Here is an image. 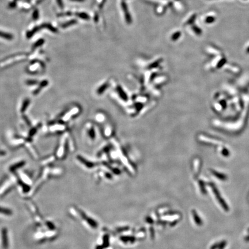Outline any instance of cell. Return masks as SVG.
<instances>
[{
  "instance_id": "6da1fadb",
  "label": "cell",
  "mask_w": 249,
  "mask_h": 249,
  "mask_svg": "<svg viewBox=\"0 0 249 249\" xmlns=\"http://www.w3.org/2000/svg\"><path fill=\"white\" fill-rule=\"evenodd\" d=\"M213 189L214 193H215V195H216V199L218 200V201H219V204H220L221 205H222V207H223V208L225 210V211H229V207L227 205V204H226V202H225L224 200L223 199V198H222V197L220 196V193H219V191H218L216 189H215V187H213Z\"/></svg>"
},
{
  "instance_id": "7a4b0ae2",
  "label": "cell",
  "mask_w": 249,
  "mask_h": 249,
  "mask_svg": "<svg viewBox=\"0 0 249 249\" xmlns=\"http://www.w3.org/2000/svg\"><path fill=\"white\" fill-rule=\"evenodd\" d=\"M192 214H193V218H194V220H195V223H196L198 226H201V225L202 224V220H201V219H200L199 216L197 215V212H195L194 210H193Z\"/></svg>"
},
{
  "instance_id": "3957f363",
  "label": "cell",
  "mask_w": 249,
  "mask_h": 249,
  "mask_svg": "<svg viewBox=\"0 0 249 249\" xmlns=\"http://www.w3.org/2000/svg\"><path fill=\"white\" fill-rule=\"evenodd\" d=\"M77 15L79 17H80L81 19H84V20H89V15H87V14L85 13H77Z\"/></svg>"
},
{
  "instance_id": "277c9868",
  "label": "cell",
  "mask_w": 249,
  "mask_h": 249,
  "mask_svg": "<svg viewBox=\"0 0 249 249\" xmlns=\"http://www.w3.org/2000/svg\"><path fill=\"white\" fill-rule=\"evenodd\" d=\"M0 36L4 38L5 39H12L13 38L12 35H11L10 34H8V33H3L2 32H0Z\"/></svg>"
},
{
  "instance_id": "5b68a950",
  "label": "cell",
  "mask_w": 249,
  "mask_h": 249,
  "mask_svg": "<svg viewBox=\"0 0 249 249\" xmlns=\"http://www.w3.org/2000/svg\"><path fill=\"white\" fill-rule=\"evenodd\" d=\"M77 23V21L75 20H72L71 21H70V22H67L66 23L64 24V25H62V27L63 28H65V27H67L68 26H72V25H73L75 24H76Z\"/></svg>"
},
{
  "instance_id": "8992f818",
  "label": "cell",
  "mask_w": 249,
  "mask_h": 249,
  "mask_svg": "<svg viewBox=\"0 0 249 249\" xmlns=\"http://www.w3.org/2000/svg\"><path fill=\"white\" fill-rule=\"evenodd\" d=\"M125 19H126V22H127L128 24H130L131 23V17L130 15V13H129L128 12L125 13Z\"/></svg>"
},
{
  "instance_id": "52a82bcc",
  "label": "cell",
  "mask_w": 249,
  "mask_h": 249,
  "mask_svg": "<svg viewBox=\"0 0 249 249\" xmlns=\"http://www.w3.org/2000/svg\"><path fill=\"white\" fill-rule=\"evenodd\" d=\"M0 213L6 214V215H11V212L10 210L3 209V208H0Z\"/></svg>"
},
{
  "instance_id": "ba28073f",
  "label": "cell",
  "mask_w": 249,
  "mask_h": 249,
  "mask_svg": "<svg viewBox=\"0 0 249 249\" xmlns=\"http://www.w3.org/2000/svg\"><path fill=\"white\" fill-rule=\"evenodd\" d=\"M121 7H122V8L123 11L124 12V13H126V12H128V6H127L125 2H122Z\"/></svg>"
},
{
  "instance_id": "9c48e42d",
  "label": "cell",
  "mask_w": 249,
  "mask_h": 249,
  "mask_svg": "<svg viewBox=\"0 0 249 249\" xmlns=\"http://www.w3.org/2000/svg\"><path fill=\"white\" fill-rule=\"evenodd\" d=\"M3 245L6 246L7 245V240H6V231H4L3 230Z\"/></svg>"
},
{
  "instance_id": "30bf717a",
  "label": "cell",
  "mask_w": 249,
  "mask_h": 249,
  "mask_svg": "<svg viewBox=\"0 0 249 249\" xmlns=\"http://www.w3.org/2000/svg\"><path fill=\"white\" fill-rule=\"evenodd\" d=\"M220 244H221V242L215 243V244H213V245H212V246H211V249H218L220 247Z\"/></svg>"
},
{
  "instance_id": "8fae6325",
  "label": "cell",
  "mask_w": 249,
  "mask_h": 249,
  "mask_svg": "<svg viewBox=\"0 0 249 249\" xmlns=\"http://www.w3.org/2000/svg\"><path fill=\"white\" fill-rule=\"evenodd\" d=\"M226 244H227V242L225 241V240H223V241L221 242L220 246V247H219V249H223L225 247V246H226Z\"/></svg>"
},
{
  "instance_id": "7c38bea8",
  "label": "cell",
  "mask_w": 249,
  "mask_h": 249,
  "mask_svg": "<svg viewBox=\"0 0 249 249\" xmlns=\"http://www.w3.org/2000/svg\"><path fill=\"white\" fill-rule=\"evenodd\" d=\"M57 1H58V4H59L60 6H61V8H62L63 4H62V1H61V0H57Z\"/></svg>"
},
{
  "instance_id": "4fadbf2b",
  "label": "cell",
  "mask_w": 249,
  "mask_h": 249,
  "mask_svg": "<svg viewBox=\"0 0 249 249\" xmlns=\"http://www.w3.org/2000/svg\"><path fill=\"white\" fill-rule=\"evenodd\" d=\"M245 239V240H246V242H249V235L247 236H246V237L245 238V239Z\"/></svg>"
},
{
  "instance_id": "5bb4252c",
  "label": "cell",
  "mask_w": 249,
  "mask_h": 249,
  "mask_svg": "<svg viewBox=\"0 0 249 249\" xmlns=\"http://www.w3.org/2000/svg\"><path fill=\"white\" fill-rule=\"evenodd\" d=\"M95 22H96V21L98 20V16H96V15L95 16Z\"/></svg>"
},
{
  "instance_id": "9a60e30c",
  "label": "cell",
  "mask_w": 249,
  "mask_h": 249,
  "mask_svg": "<svg viewBox=\"0 0 249 249\" xmlns=\"http://www.w3.org/2000/svg\"><path fill=\"white\" fill-rule=\"evenodd\" d=\"M71 1H79V2H82L84 1V0H71Z\"/></svg>"
},
{
  "instance_id": "2e32d148",
  "label": "cell",
  "mask_w": 249,
  "mask_h": 249,
  "mask_svg": "<svg viewBox=\"0 0 249 249\" xmlns=\"http://www.w3.org/2000/svg\"><path fill=\"white\" fill-rule=\"evenodd\" d=\"M248 230H249V231H249V228L248 229Z\"/></svg>"
}]
</instances>
